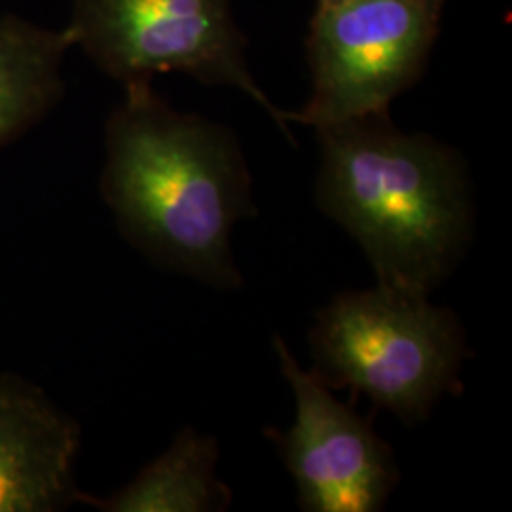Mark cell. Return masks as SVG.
Returning a JSON list of instances; mask_svg holds the SVG:
<instances>
[{
	"label": "cell",
	"instance_id": "1",
	"mask_svg": "<svg viewBox=\"0 0 512 512\" xmlns=\"http://www.w3.org/2000/svg\"><path fill=\"white\" fill-rule=\"evenodd\" d=\"M105 126L101 194L120 234L167 272L217 289L241 285L232 232L255 215L234 133L129 82Z\"/></svg>",
	"mask_w": 512,
	"mask_h": 512
},
{
	"label": "cell",
	"instance_id": "2",
	"mask_svg": "<svg viewBox=\"0 0 512 512\" xmlns=\"http://www.w3.org/2000/svg\"><path fill=\"white\" fill-rule=\"evenodd\" d=\"M319 209L365 251L378 283L433 293L469 249L475 209L458 150L389 114L317 129Z\"/></svg>",
	"mask_w": 512,
	"mask_h": 512
},
{
	"label": "cell",
	"instance_id": "3",
	"mask_svg": "<svg viewBox=\"0 0 512 512\" xmlns=\"http://www.w3.org/2000/svg\"><path fill=\"white\" fill-rule=\"evenodd\" d=\"M313 374L330 389H351L404 425L427 420L461 391L467 357L458 315L427 294L378 283L332 298L310 330Z\"/></svg>",
	"mask_w": 512,
	"mask_h": 512
},
{
	"label": "cell",
	"instance_id": "4",
	"mask_svg": "<svg viewBox=\"0 0 512 512\" xmlns=\"http://www.w3.org/2000/svg\"><path fill=\"white\" fill-rule=\"evenodd\" d=\"M234 0H73V48L124 84L183 73L211 86H234L266 110L294 141L287 110L275 107L247 67Z\"/></svg>",
	"mask_w": 512,
	"mask_h": 512
},
{
	"label": "cell",
	"instance_id": "5",
	"mask_svg": "<svg viewBox=\"0 0 512 512\" xmlns=\"http://www.w3.org/2000/svg\"><path fill=\"white\" fill-rule=\"evenodd\" d=\"M439 10L423 0H342L317 6L306 40L311 95L289 124L327 128L389 114L423 73L439 35Z\"/></svg>",
	"mask_w": 512,
	"mask_h": 512
},
{
	"label": "cell",
	"instance_id": "6",
	"mask_svg": "<svg viewBox=\"0 0 512 512\" xmlns=\"http://www.w3.org/2000/svg\"><path fill=\"white\" fill-rule=\"evenodd\" d=\"M275 357L294 395L296 416L287 431L268 429L308 512L382 511L401 475L391 446L353 406L304 370L281 336Z\"/></svg>",
	"mask_w": 512,
	"mask_h": 512
},
{
	"label": "cell",
	"instance_id": "7",
	"mask_svg": "<svg viewBox=\"0 0 512 512\" xmlns=\"http://www.w3.org/2000/svg\"><path fill=\"white\" fill-rule=\"evenodd\" d=\"M82 429L35 382L0 374V512H59L80 503Z\"/></svg>",
	"mask_w": 512,
	"mask_h": 512
},
{
	"label": "cell",
	"instance_id": "8",
	"mask_svg": "<svg viewBox=\"0 0 512 512\" xmlns=\"http://www.w3.org/2000/svg\"><path fill=\"white\" fill-rule=\"evenodd\" d=\"M219 442L192 427L173 439L126 486L109 497L80 495V505L103 512H220L232 490L217 476Z\"/></svg>",
	"mask_w": 512,
	"mask_h": 512
},
{
	"label": "cell",
	"instance_id": "9",
	"mask_svg": "<svg viewBox=\"0 0 512 512\" xmlns=\"http://www.w3.org/2000/svg\"><path fill=\"white\" fill-rule=\"evenodd\" d=\"M67 29L19 16L0 18V148L40 124L63 97Z\"/></svg>",
	"mask_w": 512,
	"mask_h": 512
},
{
	"label": "cell",
	"instance_id": "10",
	"mask_svg": "<svg viewBox=\"0 0 512 512\" xmlns=\"http://www.w3.org/2000/svg\"><path fill=\"white\" fill-rule=\"evenodd\" d=\"M425 4H429L431 8H435V10H439L442 12V8H444V4H446V0H423Z\"/></svg>",
	"mask_w": 512,
	"mask_h": 512
},
{
	"label": "cell",
	"instance_id": "11",
	"mask_svg": "<svg viewBox=\"0 0 512 512\" xmlns=\"http://www.w3.org/2000/svg\"><path fill=\"white\" fill-rule=\"evenodd\" d=\"M336 2H342V0H317V6H327V4H336Z\"/></svg>",
	"mask_w": 512,
	"mask_h": 512
}]
</instances>
